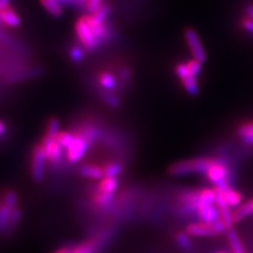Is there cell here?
<instances>
[{"mask_svg": "<svg viewBox=\"0 0 253 253\" xmlns=\"http://www.w3.org/2000/svg\"><path fill=\"white\" fill-rule=\"evenodd\" d=\"M214 157H195L192 160L177 162L169 167V174L173 176H183L188 174H206L211 166L216 163Z\"/></svg>", "mask_w": 253, "mask_h": 253, "instance_id": "cell-1", "label": "cell"}, {"mask_svg": "<svg viewBox=\"0 0 253 253\" xmlns=\"http://www.w3.org/2000/svg\"><path fill=\"white\" fill-rule=\"evenodd\" d=\"M46 156L41 142H36L32 148L30 157V173L34 183L42 184L46 170Z\"/></svg>", "mask_w": 253, "mask_h": 253, "instance_id": "cell-2", "label": "cell"}, {"mask_svg": "<svg viewBox=\"0 0 253 253\" xmlns=\"http://www.w3.org/2000/svg\"><path fill=\"white\" fill-rule=\"evenodd\" d=\"M75 32L77 39L83 45L84 49L88 52L96 51L100 46L97 38L95 37L94 33L92 32L90 26L86 22L84 16L79 18L75 23Z\"/></svg>", "mask_w": 253, "mask_h": 253, "instance_id": "cell-3", "label": "cell"}, {"mask_svg": "<svg viewBox=\"0 0 253 253\" xmlns=\"http://www.w3.org/2000/svg\"><path fill=\"white\" fill-rule=\"evenodd\" d=\"M207 176L208 180L214 186V188H217L219 190H225L230 186V171H229L228 167L224 162L219 160L216 161V163L211 166V168L205 174Z\"/></svg>", "mask_w": 253, "mask_h": 253, "instance_id": "cell-4", "label": "cell"}, {"mask_svg": "<svg viewBox=\"0 0 253 253\" xmlns=\"http://www.w3.org/2000/svg\"><path fill=\"white\" fill-rule=\"evenodd\" d=\"M89 148H90V145L88 144V141H86L84 137L76 135L72 146H71L68 150H66V156H67L68 162L71 165H74L79 161H82V158L84 156Z\"/></svg>", "mask_w": 253, "mask_h": 253, "instance_id": "cell-5", "label": "cell"}, {"mask_svg": "<svg viewBox=\"0 0 253 253\" xmlns=\"http://www.w3.org/2000/svg\"><path fill=\"white\" fill-rule=\"evenodd\" d=\"M185 38H186L189 49L191 51L193 59H196L197 61H200L202 63L205 62L207 56H206L205 50L196 32L193 29H187L185 31Z\"/></svg>", "mask_w": 253, "mask_h": 253, "instance_id": "cell-6", "label": "cell"}, {"mask_svg": "<svg viewBox=\"0 0 253 253\" xmlns=\"http://www.w3.org/2000/svg\"><path fill=\"white\" fill-rule=\"evenodd\" d=\"M186 232L190 236H199V237L215 235L211 224L203 223V221H196V223L189 224L186 227Z\"/></svg>", "mask_w": 253, "mask_h": 253, "instance_id": "cell-7", "label": "cell"}, {"mask_svg": "<svg viewBox=\"0 0 253 253\" xmlns=\"http://www.w3.org/2000/svg\"><path fill=\"white\" fill-rule=\"evenodd\" d=\"M77 172L81 176L95 179V180H101L104 178V171H102V167L95 164H84L82 165L81 167H78Z\"/></svg>", "mask_w": 253, "mask_h": 253, "instance_id": "cell-8", "label": "cell"}, {"mask_svg": "<svg viewBox=\"0 0 253 253\" xmlns=\"http://www.w3.org/2000/svg\"><path fill=\"white\" fill-rule=\"evenodd\" d=\"M196 216L203 223L212 224L213 221L220 218V210L216 207V205L205 206L196 211Z\"/></svg>", "mask_w": 253, "mask_h": 253, "instance_id": "cell-9", "label": "cell"}, {"mask_svg": "<svg viewBox=\"0 0 253 253\" xmlns=\"http://www.w3.org/2000/svg\"><path fill=\"white\" fill-rule=\"evenodd\" d=\"M97 84L101 89H105L108 91H115L117 89L118 85V81L117 78L114 76L109 71H101V72L98 73L97 77Z\"/></svg>", "mask_w": 253, "mask_h": 253, "instance_id": "cell-10", "label": "cell"}, {"mask_svg": "<svg viewBox=\"0 0 253 253\" xmlns=\"http://www.w3.org/2000/svg\"><path fill=\"white\" fill-rule=\"evenodd\" d=\"M20 21L19 15L16 13L12 6L7 5L3 10L0 11V23H4L9 27L16 28L20 25Z\"/></svg>", "mask_w": 253, "mask_h": 253, "instance_id": "cell-11", "label": "cell"}, {"mask_svg": "<svg viewBox=\"0 0 253 253\" xmlns=\"http://www.w3.org/2000/svg\"><path fill=\"white\" fill-rule=\"evenodd\" d=\"M223 191L226 202L229 206V208H236L239 207L241 204H243V195L241 192L237 191V190L233 189L232 187H228L225 190H221Z\"/></svg>", "mask_w": 253, "mask_h": 253, "instance_id": "cell-12", "label": "cell"}, {"mask_svg": "<svg viewBox=\"0 0 253 253\" xmlns=\"http://www.w3.org/2000/svg\"><path fill=\"white\" fill-rule=\"evenodd\" d=\"M237 135L246 145L253 146V122H246L237 128Z\"/></svg>", "mask_w": 253, "mask_h": 253, "instance_id": "cell-13", "label": "cell"}, {"mask_svg": "<svg viewBox=\"0 0 253 253\" xmlns=\"http://www.w3.org/2000/svg\"><path fill=\"white\" fill-rule=\"evenodd\" d=\"M227 240L229 245H230V249L232 253H245V248L243 246V243L241 241L240 235L234 229H229L227 230Z\"/></svg>", "mask_w": 253, "mask_h": 253, "instance_id": "cell-14", "label": "cell"}, {"mask_svg": "<svg viewBox=\"0 0 253 253\" xmlns=\"http://www.w3.org/2000/svg\"><path fill=\"white\" fill-rule=\"evenodd\" d=\"M118 186H120L118 177H104L98 183L97 188L101 192L115 194Z\"/></svg>", "mask_w": 253, "mask_h": 253, "instance_id": "cell-15", "label": "cell"}, {"mask_svg": "<svg viewBox=\"0 0 253 253\" xmlns=\"http://www.w3.org/2000/svg\"><path fill=\"white\" fill-rule=\"evenodd\" d=\"M11 212L12 210L7 208L0 200V235H7Z\"/></svg>", "mask_w": 253, "mask_h": 253, "instance_id": "cell-16", "label": "cell"}, {"mask_svg": "<svg viewBox=\"0 0 253 253\" xmlns=\"http://www.w3.org/2000/svg\"><path fill=\"white\" fill-rule=\"evenodd\" d=\"M124 170L123 164L118 161L109 162L102 166L104 171V177H118Z\"/></svg>", "mask_w": 253, "mask_h": 253, "instance_id": "cell-17", "label": "cell"}, {"mask_svg": "<svg viewBox=\"0 0 253 253\" xmlns=\"http://www.w3.org/2000/svg\"><path fill=\"white\" fill-rule=\"evenodd\" d=\"M251 213H253V211H252V206L250 201L241 204L239 207H236L234 209V211H232V217H233L234 224L240 223V221L243 220L245 217L249 216Z\"/></svg>", "mask_w": 253, "mask_h": 253, "instance_id": "cell-18", "label": "cell"}, {"mask_svg": "<svg viewBox=\"0 0 253 253\" xmlns=\"http://www.w3.org/2000/svg\"><path fill=\"white\" fill-rule=\"evenodd\" d=\"M97 251L99 250L97 249L96 243H95L92 236L89 240H85L82 243L75 244L73 246V253H95Z\"/></svg>", "mask_w": 253, "mask_h": 253, "instance_id": "cell-19", "label": "cell"}, {"mask_svg": "<svg viewBox=\"0 0 253 253\" xmlns=\"http://www.w3.org/2000/svg\"><path fill=\"white\" fill-rule=\"evenodd\" d=\"M98 94L100 96V99L104 101L107 106L111 108H118L121 106V99L118 98V96L114 92L100 88L98 90Z\"/></svg>", "mask_w": 253, "mask_h": 253, "instance_id": "cell-20", "label": "cell"}, {"mask_svg": "<svg viewBox=\"0 0 253 253\" xmlns=\"http://www.w3.org/2000/svg\"><path fill=\"white\" fill-rule=\"evenodd\" d=\"M0 200H1L3 205H5L11 210L18 207V194L12 189H7L3 191L1 196H0Z\"/></svg>", "mask_w": 253, "mask_h": 253, "instance_id": "cell-21", "label": "cell"}, {"mask_svg": "<svg viewBox=\"0 0 253 253\" xmlns=\"http://www.w3.org/2000/svg\"><path fill=\"white\" fill-rule=\"evenodd\" d=\"M75 137L76 135L74 134V132H72L71 130L70 131L66 130V131H60L56 135V137H55V139H56V141L61 146V148L66 151V150H68L71 146H72V144L75 140Z\"/></svg>", "mask_w": 253, "mask_h": 253, "instance_id": "cell-22", "label": "cell"}, {"mask_svg": "<svg viewBox=\"0 0 253 253\" xmlns=\"http://www.w3.org/2000/svg\"><path fill=\"white\" fill-rule=\"evenodd\" d=\"M41 3L45 11L54 17H60L63 13V6L57 0H41Z\"/></svg>", "mask_w": 253, "mask_h": 253, "instance_id": "cell-23", "label": "cell"}, {"mask_svg": "<svg viewBox=\"0 0 253 253\" xmlns=\"http://www.w3.org/2000/svg\"><path fill=\"white\" fill-rule=\"evenodd\" d=\"M181 82V84H183L185 91L189 94L191 95V96H195V95L199 94L200 92V85L199 83H197V77L193 76V75H190L189 77L183 79Z\"/></svg>", "mask_w": 253, "mask_h": 253, "instance_id": "cell-24", "label": "cell"}, {"mask_svg": "<svg viewBox=\"0 0 253 253\" xmlns=\"http://www.w3.org/2000/svg\"><path fill=\"white\" fill-rule=\"evenodd\" d=\"M59 132H60V121L57 117H51L45 125L44 135L49 136L51 138H55Z\"/></svg>", "mask_w": 253, "mask_h": 253, "instance_id": "cell-25", "label": "cell"}, {"mask_svg": "<svg viewBox=\"0 0 253 253\" xmlns=\"http://www.w3.org/2000/svg\"><path fill=\"white\" fill-rule=\"evenodd\" d=\"M21 217H22V212L19 207L12 210L11 215H10V220H9V231H7V234L12 233L15 229L17 228V226L19 225L20 220H21Z\"/></svg>", "mask_w": 253, "mask_h": 253, "instance_id": "cell-26", "label": "cell"}, {"mask_svg": "<svg viewBox=\"0 0 253 253\" xmlns=\"http://www.w3.org/2000/svg\"><path fill=\"white\" fill-rule=\"evenodd\" d=\"M175 242L178 245V247L185 251L189 250L192 246L191 240H190V235L186 231L178 232L175 235Z\"/></svg>", "mask_w": 253, "mask_h": 253, "instance_id": "cell-27", "label": "cell"}, {"mask_svg": "<svg viewBox=\"0 0 253 253\" xmlns=\"http://www.w3.org/2000/svg\"><path fill=\"white\" fill-rule=\"evenodd\" d=\"M69 53H70V58L72 59V61L75 63L82 62L85 56L84 49V47H81L79 45H73L70 49Z\"/></svg>", "mask_w": 253, "mask_h": 253, "instance_id": "cell-28", "label": "cell"}, {"mask_svg": "<svg viewBox=\"0 0 253 253\" xmlns=\"http://www.w3.org/2000/svg\"><path fill=\"white\" fill-rule=\"evenodd\" d=\"M220 218L225 223V225L227 227V230L233 228L234 221H233V217H232V211L230 210V208L220 210Z\"/></svg>", "mask_w": 253, "mask_h": 253, "instance_id": "cell-29", "label": "cell"}, {"mask_svg": "<svg viewBox=\"0 0 253 253\" xmlns=\"http://www.w3.org/2000/svg\"><path fill=\"white\" fill-rule=\"evenodd\" d=\"M57 1L63 6V5H68V6H72L76 7V9H86V2L88 0H57Z\"/></svg>", "mask_w": 253, "mask_h": 253, "instance_id": "cell-30", "label": "cell"}, {"mask_svg": "<svg viewBox=\"0 0 253 253\" xmlns=\"http://www.w3.org/2000/svg\"><path fill=\"white\" fill-rule=\"evenodd\" d=\"M175 74L177 75V77L180 79V81H183V79L189 77L190 75H192L190 73L187 62L178 63V65L175 67Z\"/></svg>", "mask_w": 253, "mask_h": 253, "instance_id": "cell-31", "label": "cell"}, {"mask_svg": "<svg viewBox=\"0 0 253 253\" xmlns=\"http://www.w3.org/2000/svg\"><path fill=\"white\" fill-rule=\"evenodd\" d=\"M188 68L190 73H191L193 76L199 77L201 72H202V62L197 61L196 59H191L187 62Z\"/></svg>", "mask_w": 253, "mask_h": 253, "instance_id": "cell-32", "label": "cell"}, {"mask_svg": "<svg viewBox=\"0 0 253 253\" xmlns=\"http://www.w3.org/2000/svg\"><path fill=\"white\" fill-rule=\"evenodd\" d=\"M211 226L213 228V231H214L215 235L216 234H220V233H224V232H227V227H226L224 221L221 220V218H218L215 221H213V223L211 224Z\"/></svg>", "mask_w": 253, "mask_h": 253, "instance_id": "cell-33", "label": "cell"}, {"mask_svg": "<svg viewBox=\"0 0 253 253\" xmlns=\"http://www.w3.org/2000/svg\"><path fill=\"white\" fill-rule=\"evenodd\" d=\"M104 4L102 3V0H88L86 2V11H88L90 14L96 12L99 7Z\"/></svg>", "mask_w": 253, "mask_h": 253, "instance_id": "cell-34", "label": "cell"}, {"mask_svg": "<svg viewBox=\"0 0 253 253\" xmlns=\"http://www.w3.org/2000/svg\"><path fill=\"white\" fill-rule=\"evenodd\" d=\"M241 26L243 27V29L245 31H247L248 33L253 35V19L249 18V17H244L241 20Z\"/></svg>", "mask_w": 253, "mask_h": 253, "instance_id": "cell-35", "label": "cell"}, {"mask_svg": "<svg viewBox=\"0 0 253 253\" xmlns=\"http://www.w3.org/2000/svg\"><path fill=\"white\" fill-rule=\"evenodd\" d=\"M73 246L74 245H66V246L58 248L55 253H73Z\"/></svg>", "mask_w": 253, "mask_h": 253, "instance_id": "cell-36", "label": "cell"}, {"mask_svg": "<svg viewBox=\"0 0 253 253\" xmlns=\"http://www.w3.org/2000/svg\"><path fill=\"white\" fill-rule=\"evenodd\" d=\"M245 12H246V16L251 19H253V3H249L245 7Z\"/></svg>", "mask_w": 253, "mask_h": 253, "instance_id": "cell-37", "label": "cell"}, {"mask_svg": "<svg viewBox=\"0 0 253 253\" xmlns=\"http://www.w3.org/2000/svg\"><path fill=\"white\" fill-rule=\"evenodd\" d=\"M5 129H6V126L3 122L0 121V136H2L4 132H5Z\"/></svg>", "mask_w": 253, "mask_h": 253, "instance_id": "cell-38", "label": "cell"}, {"mask_svg": "<svg viewBox=\"0 0 253 253\" xmlns=\"http://www.w3.org/2000/svg\"><path fill=\"white\" fill-rule=\"evenodd\" d=\"M250 203H251V206H252V211H253V200H250Z\"/></svg>", "mask_w": 253, "mask_h": 253, "instance_id": "cell-39", "label": "cell"}, {"mask_svg": "<svg viewBox=\"0 0 253 253\" xmlns=\"http://www.w3.org/2000/svg\"><path fill=\"white\" fill-rule=\"evenodd\" d=\"M215 253H227L226 251H218V252H215Z\"/></svg>", "mask_w": 253, "mask_h": 253, "instance_id": "cell-40", "label": "cell"}, {"mask_svg": "<svg viewBox=\"0 0 253 253\" xmlns=\"http://www.w3.org/2000/svg\"><path fill=\"white\" fill-rule=\"evenodd\" d=\"M95 253H99V251H97V252H95Z\"/></svg>", "mask_w": 253, "mask_h": 253, "instance_id": "cell-41", "label": "cell"}]
</instances>
